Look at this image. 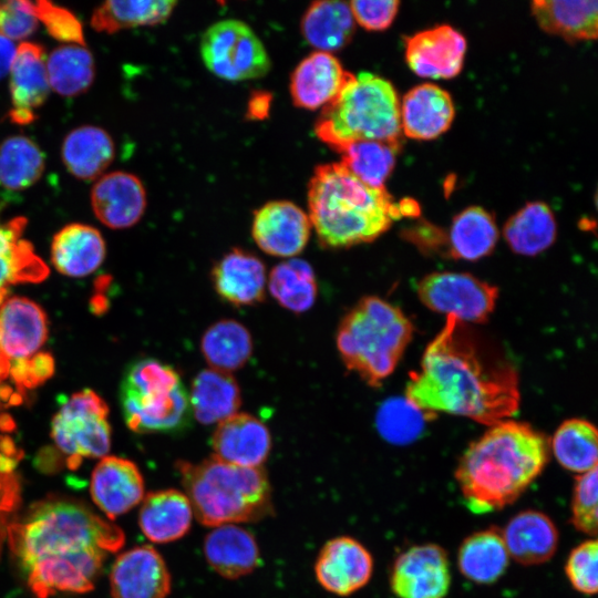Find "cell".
<instances>
[{"instance_id": "obj_1", "label": "cell", "mask_w": 598, "mask_h": 598, "mask_svg": "<svg viewBox=\"0 0 598 598\" xmlns=\"http://www.w3.org/2000/svg\"><path fill=\"white\" fill-rule=\"evenodd\" d=\"M518 384L513 363L448 315L410 374L405 399L427 417L443 412L491 426L517 412Z\"/></svg>"}, {"instance_id": "obj_2", "label": "cell", "mask_w": 598, "mask_h": 598, "mask_svg": "<svg viewBox=\"0 0 598 598\" xmlns=\"http://www.w3.org/2000/svg\"><path fill=\"white\" fill-rule=\"evenodd\" d=\"M9 546L38 598L93 589L106 557L124 544V533L71 498L51 497L31 506L8 528Z\"/></svg>"}, {"instance_id": "obj_3", "label": "cell", "mask_w": 598, "mask_h": 598, "mask_svg": "<svg viewBox=\"0 0 598 598\" xmlns=\"http://www.w3.org/2000/svg\"><path fill=\"white\" fill-rule=\"evenodd\" d=\"M548 458L549 445L542 433L526 423L504 420L470 444L455 480L472 513L496 512L519 498Z\"/></svg>"}, {"instance_id": "obj_4", "label": "cell", "mask_w": 598, "mask_h": 598, "mask_svg": "<svg viewBox=\"0 0 598 598\" xmlns=\"http://www.w3.org/2000/svg\"><path fill=\"white\" fill-rule=\"evenodd\" d=\"M311 226L326 248H348L370 243L395 219L414 216L416 204L395 203L383 188L365 185L340 162L315 168L308 184Z\"/></svg>"}, {"instance_id": "obj_5", "label": "cell", "mask_w": 598, "mask_h": 598, "mask_svg": "<svg viewBox=\"0 0 598 598\" xmlns=\"http://www.w3.org/2000/svg\"><path fill=\"white\" fill-rule=\"evenodd\" d=\"M194 516L205 526L256 522L272 508L271 488L261 467H241L212 456L176 464Z\"/></svg>"}, {"instance_id": "obj_6", "label": "cell", "mask_w": 598, "mask_h": 598, "mask_svg": "<svg viewBox=\"0 0 598 598\" xmlns=\"http://www.w3.org/2000/svg\"><path fill=\"white\" fill-rule=\"evenodd\" d=\"M412 336L413 326L400 308L367 296L342 318L337 348L349 371L379 386L396 368Z\"/></svg>"}, {"instance_id": "obj_7", "label": "cell", "mask_w": 598, "mask_h": 598, "mask_svg": "<svg viewBox=\"0 0 598 598\" xmlns=\"http://www.w3.org/2000/svg\"><path fill=\"white\" fill-rule=\"evenodd\" d=\"M315 133L336 152L357 141L401 145L400 101L394 86L370 72L353 74L337 99L322 109Z\"/></svg>"}, {"instance_id": "obj_8", "label": "cell", "mask_w": 598, "mask_h": 598, "mask_svg": "<svg viewBox=\"0 0 598 598\" xmlns=\"http://www.w3.org/2000/svg\"><path fill=\"white\" fill-rule=\"evenodd\" d=\"M126 425L136 433H177L193 416L188 391L178 371L157 359L131 363L120 385Z\"/></svg>"}, {"instance_id": "obj_9", "label": "cell", "mask_w": 598, "mask_h": 598, "mask_svg": "<svg viewBox=\"0 0 598 598\" xmlns=\"http://www.w3.org/2000/svg\"><path fill=\"white\" fill-rule=\"evenodd\" d=\"M109 408L93 390L68 396L51 422V436L71 468L82 458H102L111 447Z\"/></svg>"}, {"instance_id": "obj_10", "label": "cell", "mask_w": 598, "mask_h": 598, "mask_svg": "<svg viewBox=\"0 0 598 598\" xmlns=\"http://www.w3.org/2000/svg\"><path fill=\"white\" fill-rule=\"evenodd\" d=\"M200 55L212 73L227 81L261 78L270 70L265 45L240 20H220L208 27L200 39Z\"/></svg>"}, {"instance_id": "obj_11", "label": "cell", "mask_w": 598, "mask_h": 598, "mask_svg": "<svg viewBox=\"0 0 598 598\" xmlns=\"http://www.w3.org/2000/svg\"><path fill=\"white\" fill-rule=\"evenodd\" d=\"M421 302L429 309L452 315L465 323L484 322L495 308L498 289L465 272H432L416 287Z\"/></svg>"}, {"instance_id": "obj_12", "label": "cell", "mask_w": 598, "mask_h": 598, "mask_svg": "<svg viewBox=\"0 0 598 598\" xmlns=\"http://www.w3.org/2000/svg\"><path fill=\"white\" fill-rule=\"evenodd\" d=\"M450 586L448 557L440 545L411 546L392 565L390 587L398 598H446Z\"/></svg>"}, {"instance_id": "obj_13", "label": "cell", "mask_w": 598, "mask_h": 598, "mask_svg": "<svg viewBox=\"0 0 598 598\" xmlns=\"http://www.w3.org/2000/svg\"><path fill=\"white\" fill-rule=\"evenodd\" d=\"M311 233L307 213L289 200H271L254 214L251 235L268 255L295 257L306 247Z\"/></svg>"}, {"instance_id": "obj_14", "label": "cell", "mask_w": 598, "mask_h": 598, "mask_svg": "<svg viewBox=\"0 0 598 598\" xmlns=\"http://www.w3.org/2000/svg\"><path fill=\"white\" fill-rule=\"evenodd\" d=\"M372 573V555L350 536H339L327 542L315 564V574L320 586L341 597L363 588Z\"/></svg>"}, {"instance_id": "obj_15", "label": "cell", "mask_w": 598, "mask_h": 598, "mask_svg": "<svg viewBox=\"0 0 598 598\" xmlns=\"http://www.w3.org/2000/svg\"><path fill=\"white\" fill-rule=\"evenodd\" d=\"M464 35L448 24L422 30L405 39L409 68L426 79L455 78L464 65Z\"/></svg>"}, {"instance_id": "obj_16", "label": "cell", "mask_w": 598, "mask_h": 598, "mask_svg": "<svg viewBox=\"0 0 598 598\" xmlns=\"http://www.w3.org/2000/svg\"><path fill=\"white\" fill-rule=\"evenodd\" d=\"M110 586L112 598H166L172 580L162 555L154 547L143 545L115 559Z\"/></svg>"}, {"instance_id": "obj_17", "label": "cell", "mask_w": 598, "mask_h": 598, "mask_svg": "<svg viewBox=\"0 0 598 598\" xmlns=\"http://www.w3.org/2000/svg\"><path fill=\"white\" fill-rule=\"evenodd\" d=\"M47 338V315L38 303L24 297L0 303V352L9 367L39 354Z\"/></svg>"}, {"instance_id": "obj_18", "label": "cell", "mask_w": 598, "mask_h": 598, "mask_svg": "<svg viewBox=\"0 0 598 598\" xmlns=\"http://www.w3.org/2000/svg\"><path fill=\"white\" fill-rule=\"evenodd\" d=\"M90 492L99 509L114 519L142 503L144 480L132 461L106 455L92 472Z\"/></svg>"}, {"instance_id": "obj_19", "label": "cell", "mask_w": 598, "mask_h": 598, "mask_svg": "<svg viewBox=\"0 0 598 598\" xmlns=\"http://www.w3.org/2000/svg\"><path fill=\"white\" fill-rule=\"evenodd\" d=\"M352 76L332 53L315 51L291 73L292 102L306 110L323 109L337 99Z\"/></svg>"}, {"instance_id": "obj_20", "label": "cell", "mask_w": 598, "mask_h": 598, "mask_svg": "<svg viewBox=\"0 0 598 598\" xmlns=\"http://www.w3.org/2000/svg\"><path fill=\"white\" fill-rule=\"evenodd\" d=\"M215 457L241 467H261L271 450L266 424L248 413H236L219 422L212 437Z\"/></svg>"}, {"instance_id": "obj_21", "label": "cell", "mask_w": 598, "mask_h": 598, "mask_svg": "<svg viewBox=\"0 0 598 598\" xmlns=\"http://www.w3.org/2000/svg\"><path fill=\"white\" fill-rule=\"evenodd\" d=\"M91 203L100 221L113 229H124L136 224L143 216L146 193L137 176L112 172L95 183Z\"/></svg>"}, {"instance_id": "obj_22", "label": "cell", "mask_w": 598, "mask_h": 598, "mask_svg": "<svg viewBox=\"0 0 598 598\" xmlns=\"http://www.w3.org/2000/svg\"><path fill=\"white\" fill-rule=\"evenodd\" d=\"M210 278L217 295L237 307L254 306L266 296V267L256 255L234 248L214 265Z\"/></svg>"}, {"instance_id": "obj_23", "label": "cell", "mask_w": 598, "mask_h": 598, "mask_svg": "<svg viewBox=\"0 0 598 598\" xmlns=\"http://www.w3.org/2000/svg\"><path fill=\"white\" fill-rule=\"evenodd\" d=\"M454 116L450 93L433 83L412 87L400 103L401 131L413 140L439 137L450 128Z\"/></svg>"}, {"instance_id": "obj_24", "label": "cell", "mask_w": 598, "mask_h": 598, "mask_svg": "<svg viewBox=\"0 0 598 598\" xmlns=\"http://www.w3.org/2000/svg\"><path fill=\"white\" fill-rule=\"evenodd\" d=\"M502 536L509 558L525 565H539L548 561L558 546V530L546 514L527 509L513 516Z\"/></svg>"}, {"instance_id": "obj_25", "label": "cell", "mask_w": 598, "mask_h": 598, "mask_svg": "<svg viewBox=\"0 0 598 598\" xmlns=\"http://www.w3.org/2000/svg\"><path fill=\"white\" fill-rule=\"evenodd\" d=\"M193 518V507L186 494L169 488L144 496L138 525L148 540L166 544L184 537L192 527Z\"/></svg>"}, {"instance_id": "obj_26", "label": "cell", "mask_w": 598, "mask_h": 598, "mask_svg": "<svg viewBox=\"0 0 598 598\" xmlns=\"http://www.w3.org/2000/svg\"><path fill=\"white\" fill-rule=\"evenodd\" d=\"M204 555L208 565L227 579L246 576L260 563L255 537L236 524L214 527L204 539Z\"/></svg>"}, {"instance_id": "obj_27", "label": "cell", "mask_w": 598, "mask_h": 598, "mask_svg": "<svg viewBox=\"0 0 598 598\" xmlns=\"http://www.w3.org/2000/svg\"><path fill=\"white\" fill-rule=\"evenodd\" d=\"M105 257V243L100 231L89 225L70 224L60 229L51 244L54 268L69 277H85L95 271Z\"/></svg>"}, {"instance_id": "obj_28", "label": "cell", "mask_w": 598, "mask_h": 598, "mask_svg": "<svg viewBox=\"0 0 598 598\" xmlns=\"http://www.w3.org/2000/svg\"><path fill=\"white\" fill-rule=\"evenodd\" d=\"M25 225L23 217L0 221V303L4 300L8 286L39 282L49 272L31 243L23 238Z\"/></svg>"}, {"instance_id": "obj_29", "label": "cell", "mask_w": 598, "mask_h": 598, "mask_svg": "<svg viewBox=\"0 0 598 598\" xmlns=\"http://www.w3.org/2000/svg\"><path fill=\"white\" fill-rule=\"evenodd\" d=\"M532 13L544 31L567 41H588L597 37L596 0H536L532 2Z\"/></svg>"}, {"instance_id": "obj_30", "label": "cell", "mask_w": 598, "mask_h": 598, "mask_svg": "<svg viewBox=\"0 0 598 598\" xmlns=\"http://www.w3.org/2000/svg\"><path fill=\"white\" fill-rule=\"evenodd\" d=\"M193 416L202 424H214L237 413L241 395L235 378L215 369L202 370L188 392Z\"/></svg>"}, {"instance_id": "obj_31", "label": "cell", "mask_w": 598, "mask_h": 598, "mask_svg": "<svg viewBox=\"0 0 598 598\" xmlns=\"http://www.w3.org/2000/svg\"><path fill=\"white\" fill-rule=\"evenodd\" d=\"M509 564L502 530L488 527L467 536L460 546L457 565L461 574L478 585L499 579Z\"/></svg>"}, {"instance_id": "obj_32", "label": "cell", "mask_w": 598, "mask_h": 598, "mask_svg": "<svg viewBox=\"0 0 598 598\" xmlns=\"http://www.w3.org/2000/svg\"><path fill=\"white\" fill-rule=\"evenodd\" d=\"M355 22L349 2L321 0L306 10L300 29L308 44L322 52L346 47L354 32Z\"/></svg>"}, {"instance_id": "obj_33", "label": "cell", "mask_w": 598, "mask_h": 598, "mask_svg": "<svg viewBox=\"0 0 598 598\" xmlns=\"http://www.w3.org/2000/svg\"><path fill=\"white\" fill-rule=\"evenodd\" d=\"M114 142L101 127L84 125L71 131L61 147L62 161L75 177L92 181L112 163Z\"/></svg>"}, {"instance_id": "obj_34", "label": "cell", "mask_w": 598, "mask_h": 598, "mask_svg": "<svg viewBox=\"0 0 598 598\" xmlns=\"http://www.w3.org/2000/svg\"><path fill=\"white\" fill-rule=\"evenodd\" d=\"M50 90L44 49L22 42L16 49L10 69V94L13 109L33 112L48 97Z\"/></svg>"}, {"instance_id": "obj_35", "label": "cell", "mask_w": 598, "mask_h": 598, "mask_svg": "<svg viewBox=\"0 0 598 598\" xmlns=\"http://www.w3.org/2000/svg\"><path fill=\"white\" fill-rule=\"evenodd\" d=\"M557 226L549 206L532 202L516 212L504 225L509 248L522 256H536L555 241Z\"/></svg>"}, {"instance_id": "obj_36", "label": "cell", "mask_w": 598, "mask_h": 598, "mask_svg": "<svg viewBox=\"0 0 598 598\" xmlns=\"http://www.w3.org/2000/svg\"><path fill=\"white\" fill-rule=\"evenodd\" d=\"M498 239L493 215L470 206L454 216L448 231L450 254L456 259L477 260L488 256Z\"/></svg>"}, {"instance_id": "obj_37", "label": "cell", "mask_w": 598, "mask_h": 598, "mask_svg": "<svg viewBox=\"0 0 598 598\" xmlns=\"http://www.w3.org/2000/svg\"><path fill=\"white\" fill-rule=\"evenodd\" d=\"M200 351L212 369L230 373L249 360L252 353L251 334L238 321L223 319L204 332Z\"/></svg>"}, {"instance_id": "obj_38", "label": "cell", "mask_w": 598, "mask_h": 598, "mask_svg": "<svg viewBox=\"0 0 598 598\" xmlns=\"http://www.w3.org/2000/svg\"><path fill=\"white\" fill-rule=\"evenodd\" d=\"M176 6L172 0L105 1L91 17V27L99 32L114 33L123 29L155 25L168 19Z\"/></svg>"}, {"instance_id": "obj_39", "label": "cell", "mask_w": 598, "mask_h": 598, "mask_svg": "<svg viewBox=\"0 0 598 598\" xmlns=\"http://www.w3.org/2000/svg\"><path fill=\"white\" fill-rule=\"evenodd\" d=\"M47 72L53 91L62 96H75L91 86L95 73L94 59L84 45L64 44L50 53Z\"/></svg>"}, {"instance_id": "obj_40", "label": "cell", "mask_w": 598, "mask_h": 598, "mask_svg": "<svg viewBox=\"0 0 598 598\" xmlns=\"http://www.w3.org/2000/svg\"><path fill=\"white\" fill-rule=\"evenodd\" d=\"M268 287L281 307L297 313L309 310L316 301L315 271L310 264L300 258L276 265L270 272Z\"/></svg>"}, {"instance_id": "obj_41", "label": "cell", "mask_w": 598, "mask_h": 598, "mask_svg": "<svg viewBox=\"0 0 598 598\" xmlns=\"http://www.w3.org/2000/svg\"><path fill=\"white\" fill-rule=\"evenodd\" d=\"M401 145L380 141H357L337 152L340 163L359 181L374 188H383L392 173Z\"/></svg>"}, {"instance_id": "obj_42", "label": "cell", "mask_w": 598, "mask_h": 598, "mask_svg": "<svg viewBox=\"0 0 598 598\" xmlns=\"http://www.w3.org/2000/svg\"><path fill=\"white\" fill-rule=\"evenodd\" d=\"M597 430L590 422L569 419L556 430L551 448L564 468L580 475L597 467Z\"/></svg>"}, {"instance_id": "obj_43", "label": "cell", "mask_w": 598, "mask_h": 598, "mask_svg": "<svg viewBox=\"0 0 598 598\" xmlns=\"http://www.w3.org/2000/svg\"><path fill=\"white\" fill-rule=\"evenodd\" d=\"M44 171V154L29 137L16 135L0 143V185L21 190L33 185Z\"/></svg>"}, {"instance_id": "obj_44", "label": "cell", "mask_w": 598, "mask_h": 598, "mask_svg": "<svg viewBox=\"0 0 598 598\" xmlns=\"http://www.w3.org/2000/svg\"><path fill=\"white\" fill-rule=\"evenodd\" d=\"M429 419L405 398L384 402L377 415L381 436L393 444H406L416 440Z\"/></svg>"}, {"instance_id": "obj_45", "label": "cell", "mask_w": 598, "mask_h": 598, "mask_svg": "<svg viewBox=\"0 0 598 598\" xmlns=\"http://www.w3.org/2000/svg\"><path fill=\"white\" fill-rule=\"evenodd\" d=\"M597 467L580 474L575 483L571 498V524L589 536L597 534Z\"/></svg>"}, {"instance_id": "obj_46", "label": "cell", "mask_w": 598, "mask_h": 598, "mask_svg": "<svg viewBox=\"0 0 598 598\" xmlns=\"http://www.w3.org/2000/svg\"><path fill=\"white\" fill-rule=\"evenodd\" d=\"M597 559L596 539H588L577 545L567 557L566 576L573 588L582 595L592 596L597 592Z\"/></svg>"}, {"instance_id": "obj_47", "label": "cell", "mask_w": 598, "mask_h": 598, "mask_svg": "<svg viewBox=\"0 0 598 598\" xmlns=\"http://www.w3.org/2000/svg\"><path fill=\"white\" fill-rule=\"evenodd\" d=\"M38 21L42 22L49 34L65 44L85 47L82 24L68 9L50 1H31Z\"/></svg>"}, {"instance_id": "obj_48", "label": "cell", "mask_w": 598, "mask_h": 598, "mask_svg": "<svg viewBox=\"0 0 598 598\" xmlns=\"http://www.w3.org/2000/svg\"><path fill=\"white\" fill-rule=\"evenodd\" d=\"M38 22L31 1H0V35L8 40L28 38L37 30Z\"/></svg>"}, {"instance_id": "obj_49", "label": "cell", "mask_w": 598, "mask_h": 598, "mask_svg": "<svg viewBox=\"0 0 598 598\" xmlns=\"http://www.w3.org/2000/svg\"><path fill=\"white\" fill-rule=\"evenodd\" d=\"M400 2L396 0H354L349 2L354 22L370 31H381L393 22Z\"/></svg>"}, {"instance_id": "obj_50", "label": "cell", "mask_w": 598, "mask_h": 598, "mask_svg": "<svg viewBox=\"0 0 598 598\" xmlns=\"http://www.w3.org/2000/svg\"><path fill=\"white\" fill-rule=\"evenodd\" d=\"M53 372V360L47 353H39L31 360L12 364L9 374L24 388H32L47 380Z\"/></svg>"}, {"instance_id": "obj_51", "label": "cell", "mask_w": 598, "mask_h": 598, "mask_svg": "<svg viewBox=\"0 0 598 598\" xmlns=\"http://www.w3.org/2000/svg\"><path fill=\"white\" fill-rule=\"evenodd\" d=\"M271 95L265 91H256L251 94L247 116L251 120H262L269 114Z\"/></svg>"}, {"instance_id": "obj_52", "label": "cell", "mask_w": 598, "mask_h": 598, "mask_svg": "<svg viewBox=\"0 0 598 598\" xmlns=\"http://www.w3.org/2000/svg\"><path fill=\"white\" fill-rule=\"evenodd\" d=\"M16 49L12 41L0 35V80L10 72Z\"/></svg>"}, {"instance_id": "obj_53", "label": "cell", "mask_w": 598, "mask_h": 598, "mask_svg": "<svg viewBox=\"0 0 598 598\" xmlns=\"http://www.w3.org/2000/svg\"><path fill=\"white\" fill-rule=\"evenodd\" d=\"M9 117H10L11 122H13L16 124L25 125V124H30L31 122H33L35 115H34V112L12 109L9 112Z\"/></svg>"}, {"instance_id": "obj_54", "label": "cell", "mask_w": 598, "mask_h": 598, "mask_svg": "<svg viewBox=\"0 0 598 598\" xmlns=\"http://www.w3.org/2000/svg\"><path fill=\"white\" fill-rule=\"evenodd\" d=\"M9 362L0 352V382L9 375Z\"/></svg>"}, {"instance_id": "obj_55", "label": "cell", "mask_w": 598, "mask_h": 598, "mask_svg": "<svg viewBox=\"0 0 598 598\" xmlns=\"http://www.w3.org/2000/svg\"><path fill=\"white\" fill-rule=\"evenodd\" d=\"M0 383H1V382H0ZM3 396H4L3 390H2V388L0 386V401L2 400Z\"/></svg>"}]
</instances>
